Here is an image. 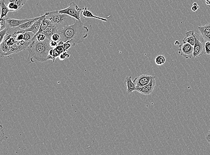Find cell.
I'll return each mask as SVG.
<instances>
[{
    "label": "cell",
    "mask_w": 210,
    "mask_h": 155,
    "mask_svg": "<svg viewBox=\"0 0 210 155\" xmlns=\"http://www.w3.org/2000/svg\"><path fill=\"white\" fill-rule=\"evenodd\" d=\"M88 28L82 21L77 20L74 24L59 30L56 33L60 35V41L77 44L84 42L88 36Z\"/></svg>",
    "instance_id": "cell-1"
},
{
    "label": "cell",
    "mask_w": 210,
    "mask_h": 155,
    "mask_svg": "<svg viewBox=\"0 0 210 155\" xmlns=\"http://www.w3.org/2000/svg\"><path fill=\"white\" fill-rule=\"evenodd\" d=\"M51 40L46 38L44 41H38L37 40L32 42L31 45L27 48L28 50V63L38 62H44L48 60L49 51L52 49L50 46Z\"/></svg>",
    "instance_id": "cell-2"
},
{
    "label": "cell",
    "mask_w": 210,
    "mask_h": 155,
    "mask_svg": "<svg viewBox=\"0 0 210 155\" xmlns=\"http://www.w3.org/2000/svg\"><path fill=\"white\" fill-rule=\"evenodd\" d=\"M46 13V19L54 25L57 30L74 24L77 20L67 14H61L59 11H52Z\"/></svg>",
    "instance_id": "cell-3"
},
{
    "label": "cell",
    "mask_w": 210,
    "mask_h": 155,
    "mask_svg": "<svg viewBox=\"0 0 210 155\" xmlns=\"http://www.w3.org/2000/svg\"><path fill=\"white\" fill-rule=\"evenodd\" d=\"M195 44L193 46V55L194 58L203 55L205 52V41L201 35L197 33L194 34Z\"/></svg>",
    "instance_id": "cell-4"
},
{
    "label": "cell",
    "mask_w": 210,
    "mask_h": 155,
    "mask_svg": "<svg viewBox=\"0 0 210 155\" xmlns=\"http://www.w3.org/2000/svg\"><path fill=\"white\" fill-rule=\"evenodd\" d=\"M82 9L79 8L74 2H72L70 4V6L66 9H62L59 11L61 14H65L70 15L71 17H74L77 20H80V14L82 12Z\"/></svg>",
    "instance_id": "cell-5"
},
{
    "label": "cell",
    "mask_w": 210,
    "mask_h": 155,
    "mask_svg": "<svg viewBox=\"0 0 210 155\" xmlns=\"http://www.w3.org/2000/svg\"><path fill=\"white\" fill-rule=\"evenodd\" d=\"M178 53L186 59H192L193 55V46L187 43L179 45Z\"/></svg>",
    "instance_id": "cell-6"
},
{
    "label": "cell",
    "mask_w": 210,
    "mask_h": 155,
    "mask_svg": "<svg viewBox=\"0 0 210 155\" xmlns=\"http://www.w3.org/2000/svg\"><path fill=\"white\" fill-rule=\"evenodd\" d=\"M32 43V42H27L25 41L24 40L20 42L16 41L15 44L11 46V51L7 53V56L23 51L26 48H27L28 47L31 45Z\"/></svg>",
    "instance_id": "cell-7"
},
{
    "label": "cell",
    "mask_w": 210,
    "mask_h": 155,
    "mask_svg": "<svg viewBox=\"0 0 210 155\" xmlns=\"http://www.w3.org/2000/svg\"><path fill=\"white\" fill-rule=\"evenodd\" d=\"M154 78H155V76L142 75L136 77L134 80V82L136 87H144L148 85L151 80Z\"/></svg>",
    "instance_id": "cell-8"
},
{
    "label": "cell",
    "mask_w": 210,
    "mask_h": 155,
    "mask_svg": "<svg viewBox=\"0 0 210 155\" xmlns=\"http://www.w3.org/2000/svg\"><path fill=\"white\" fill-rule=\"evenodd\" d=\"M155 86V78L151 80L148 85L144 87H136V90L139 93L144 95H149L153 92Z\"/></svg>",
    "instance_id": "cell-9"
},
{
    "label": "cell",
    "mask_w": 210,
    "mask_h": 155,
    "mask_svg": "<svg viewBox=\"0 0 210 155\" xmlns=\"http://www.w3.org/2000/svg\"><path fill=\"white\" fill-rule=\"evenodd\" d=\"M31 19L26 18L24 19H16L11 17H7L6 18V23L7 27H14L19 26L22 24L30 21Z\"/></svg>",
    "instance_id": "cell-10"
},
{
    "label": "cell",
    "mask_w": 210,
    "mask_h": 155,
    "mask_svg": "<svg viewBox=\"0 0 210 155\" xmlns=\"http://www.w3.org/2000/svg\"><path fill=\"white\" fill-rule=\"evenodd\" d=\"M46 15H47V13L45 12V14L44 15H42V16H40V18L38 20H37V21H35V23L33 24L31 27L25 31L32 32L35 35H36L39 31L42 21L46 17Z\"/></svg>",
    "instance_id": "cell-11"
},
{
    "label": "cell",
    "mask_w": 210,
    "mask_h": 155,
    "mask_svg": "<svg viewBox=\"0 0 210 155\" xmlns=\"http://www.w3.org/2000/svg\"><path fill=\"white\" fill-rule=\"evenodd\" d=\"M81 14H82L83 17L84 19H86L87 18H95L97 19H99V20H102V21H108L106 18H103V17H98V16H95L92 14V12H90L88 10V8L87 7H85L83 8V10L81 12Z\"/></svg>",
    "instance_id": "cell-12"
},
{
    "label": "cell",
    "mask_w": 210,
    "mask_h": 155,
    "mask_svg": "<svg viewBox=\"0 0 210 155\" xmlns=\"http://www.w3.org/2000/svg\"><path fill=\"white\" fill-rule=\"evenodd\" d=\"M57 31L55 26L50 22L47 27L42 33L46 36V38L51 40L52 35L57 32Z\"/></svg>",
    "instance_id": "cell-13"
},
{
    "label": "cell",
    "mask_w": 210,
    "mask_h": 155,
    "mask_svg": "<svg viewBox=\"0 0 210 155\" xmlns=\"http://www.w3.org/2000/svg\"><path fill=\"white\" fill-rule=\"evenodd\" d=\"M195 33L193 30H190L186 33V37L183 40V43H189L193 46L195 44V38L194 34Z\"/></svg>",
    "instance_id": "cell-14"
},
{
    "label": "cell",
    "mask_w": 210,
    "mask_h": 155,
    "mask_svg": "<svg viewBox=\"0 0 210 155\" xmlns=\"http://www.w3.org/2000/svg\"><path fill=\"white\" fill-rule=\"evenodd\" d=\"M125 82L127 85V92L129 94L131 93L136 90V86L135 85L134 82L132 80V77H126L125 78Z\"/></svg>",
    "instance_id": "cell-15"
},
{
    "label": "cell",
    "mask_w": 210,
    "mask_h": 155,
    "mask_svg": "<svg viewBox=\"0 0 210 155\" xmlns=\"http://www.w3.org/2000/svg\"><path fill=\"white\" fill-rule=\"evenodd\" d=\"M11 46L7 45V43L3 41L0 45V55L1 57H4L7 56V53L11 51Z\"/></svg>",
    "instance_id": "cell-16"
},
{
    "label": "cell",
    "mask_w": 210,
    "mask_h": 155,
    "mask_svg": "<svg viewBox=\"0 0 210 155\" xmlns=\"http://www.w3.org/2000/svg\"><path fill=\"white\" fill-rule=\"evenodd\" d=\"M0 6H1V9H2V14H1V19H2L4 17H7V14L9 12H10V10H9L7 5H6V4L5 3L4 0H2L1 1Z\"/></svg>",
    "instance_id": "cell-17"
},
{
    "label": "cell",
    "mask_w": 210,
    "mask_h": 155,
    "mask_svg": "<svg viewBox=\"0 0 210 155\" xmlns=\"http://www.w3.org/2000/svg\"><path fill=\"white\" fill-rule=\"evenodd\" d=\"M40 18V17H35V18H31V19L30 21L22 24L21 25H20L19 26L24 31L26 30L29 28L30 27H31L33 24L35 23V21H37Z\"/></svg>",
    "instance_id": "cell-18"
},
{
    "label": "cell",
    "mask_w": 210,
    "mask_h": 155,
    "mask_svg": "<svg viewBox=\"0 0 210 155\" xmlns=\"http://www.w3.org/2000/svg\"><path fill=\"white\" fill-rule=\"evenodd\" d=\"M3 41L7 43V45L12 46L15 44L16 40L15 36L7 34L4 38Z\"/></svg>",
    "instance_id": "cell-19"
},
{
    "label": "cell",
    "mask_w": 210,
    "mask_h": 155,
    "mask_svg": "<svg viewBox=\"0 0 210 155\" xmlns=\"http://www.w3.org/2000/svg\"><path fill=\"white\" fill-rule=\"evenodd\" d=\"M50 21L48 19H46V17L43 20L42 24H41V27H40V30H39V31L35 35L34 37L37 36V35L41 33L42 32L44 31V30L47 27V26H48V25H49V23H50Z\"/></svg>",
    "instance_id": "cell-20"
},
{
    "label": "cell",
    "mask_w": 210,
    "mask_h": 155,
    "mask_svg": "<svg viewBox=\"0 0 210 155\" xmlns=\"http://www.w3.org/2000/svg\"><path fill=\"white\" fill-rule=\"evenodd\" d=\"M31 31H26L24 33V38L23 40L25 41L32 42V40L35 35Z\"/></svg>",
    "instance_id": "cell-21"
},
{
    "label": "cell",
    "mask_w": 210,
    "mask_h": 155,
    "mask_svg": "<svg viewBox=\"0 0 210 155\" xmlns=\"http://www.w3.org/2000/svg\"><path fill=\"white\" fill-rule=\"evenodd\" d=\"M166 59L163 55H159L155 59V63L157 65L160 66L165 63Z\"/></svg>",
    "instance_id": "cell-22"
},
{
    "label": "cell",
    "mask_w": 210,
    "mask_h": 155,
    "mask_svg": "<svg viewBox=\"0 0 210 155\" xmlns=\"http://www.w3.org/2000/svg\"><path fill=\"white\" fill-rule=\"evenodd\" d=\"M7 139H8V137L6 135L4 128L1 125L0 126V142L1 143L2 142V141L6 140Z\"/></svg>",
    "instance_id": "cell-23"
},
{
    "label": "cell",
    "mask_w": 210,
    "mask_h": 155,
    "mask_svg": "<svg viewBox=\"0 0 210 155\" xmlns=\"http://www.w3.org/2000/svg\"><path fill=\"white\" fill-rule=\"evenodd\" d=\"M198 30L199 32H210V23L205 25L203 26H198Z\"/></svg>",
    "instance_id": "cell-24"
},
{
    "label": "cell",
    "mask_w": 210,
    "mask_h": 155,
    "mask_svg": "<svg viewBox=\"0 0 210 155\" xmlns=\"http://www.w3.org/2000/svg\"><path fill=\"white\" fill-rule=\"evenodd\" d=\"M200 33L201 35L205 41L210 42V32H201Z\"/></svg>",
    "instance_id": "cell-25"
},
{
    "label": "cell",
    "mask_w": 210,
    "mask_h": 155,
    "mask_svg": "<svg viewBox=\"0 0 210 155\" xmlns=\"http://www.w3.org/2000/svg\"><path fill=\"white\" fill-rule=\"evenodd\" d=\"M6 18H7V17H4L3 18L1 19V22H0V31L3 30L4 29L7 28Z\"/></svg>",
    "instance_id": "cell-26"
},
{
    "label": "cell",
    "mask_w": 210,
    "mask_h": 155,
    "mask_svg": "<svg viewBox=\"0 0 210 155\" xmlns=\"http://www.w3.org/2000/svg\"><path fill=\"white\" fill-rule=\"evenodd\" d=\"M7 27L4 29L3 30L0 31V43H2L3 41L5 36L7 35Z\"/></svg>",
    "instance_id": "cell-27"
},
{
    "label": "cell",
    "mask_w": 210,
    "mask_h": 155,
    "mask_svg": "<svg viewBox=\"0 0 210 155\" xmlns=\"http://www.w3.org/2000/svg\"><path fill=\"white\" fill-rule=\"evenodd\" d=\"M27 1L28 0H16L15 3L18 5L19 9H20L26 3Z\"/></svg>",
    "instance_id": "cell-28"
},
{
    "label": "cell",
    "mask_w": 210,
    "mask_h": 155,
    "mask_svg": "<svg viewBox=\"0 0 210 155\" xmlns=\"http://www.w3.org/2000/svg\"><path fill=\"white\" fill-rule=\"evenodd\" d=\"M60 35L57 33H54V34L52 35L51 40L58 42L60 40Z\"/></svg>",
    "instance_id": "cell-29"
},
{
    "label": "cell",
    "mask_w": 210,
    "mask_h": 155,
    "mask_svg": "<svg viewBox=\"0 0 210 155\" xmlns=\"http://www.w3.org/2000/svg\"><path fill=\"white\" fill-rule=\"evenodd\" d=\"M70 56V54L67 53V52H65L61 53L59 56V58L60 60H63L66 59V58H69Z\"/></svg>",
    "instance_id": "cell-30"
},
{
    "label": "cell",
    "mask_w": 210,
    "mask_h": 155,
    "mask_svg": "<svg viewBox=\"0 0 210 155\" xmlns=\"http://www.w3.org/2000/svg\"><path fill=\"white\" fill-rule=\"evenodd\" d=\"M205 52L207 55H210V42H205Z\"/></svg>",
    "instance_id": "cell-31"
},
{
    "label": "cell",
    "mask_w": 210,
    "mask_h": 155,
    "mask_svg": "<svg viewBox=\"0 0 210 155\" xmlns=\"http://www.w3.org/2000/svg\"><path fill=\"white\" fill-rule=\"evenodd\" d=\"M58 42L51 40L50 42V45L52 48H54L58 46Z\"/></svg>",
    "instance_id": "cell-32"
},
{
    "label": "cell",
    "mask_w": 210,
    "mask_h": 155,
    "mask_svg": "<svg viewBox=\"0 0 210 155\" xmlns=\"http://www.w3.org/2000/svg\"><path fill=\"white\" fill-rule=\"evenodd\" d=\"M14 4H15V3H10L7 5V7L9 8V10H10V12H13V7H14Z\"/></svg>",
    "instance_id": "cell-33"
},
{
    "label": "cell",
    "mask_w": 210,
    "mask_h": 155,
    "mask_svg": "<svg viewBox=\"0 0 210 155\" xmlns=\"http://www.w3.org/2000/svg\"><path fill=\"white\" fill-rule=\"evenodd\" d=\"M5 3L6 5H8L10 3H15L16 0H4Z\"/></svg>",
    "instance_id": "cell-34"
},
{
    "label": "cell",
    "mask_w": 210,
    "mask_h": 155,
    "mask_svg": "<svg viewBox=\"0 0 210 155\" xmlns=\"http://www.w3.org/2000/svg\"><path fill=\"white\" fill-rule=\"evenodd\" d=\"M199 6H198H198H193V7H192V8H191V10H192V11H193V12H195V11H196L198 10V9H199Z\"/></svg>",
    "instance_id": "cell-35"
},
{
    "label": "cell",
    "mask_w": 210,
    "mask_h": 155,
    "mask_svg": "<svg viewBox=\"0 0 210 155\" xmlns=\"http://www.w3.org/2000/svg\"><path fill=\"white\" fill-rule=\"evenodd\" d=\"M206 139L207 141L208 142L210 143V132L209 131L206 136Z\"/></svg>",
    "instance_id": "cell-36"
},
{
    "label": "cell",
    "mask_w": 210,
    "mask_h": 155,
    "mask_svg": "<svg viewBox=\"0 0 210 155\" xmlns=\"http://www.w3.org/2000/svg\"><path fill=\"white\" fill-rule=\"evenodd\" d=\"M205 1L207 6L210 7V0H205Z\"/></svg>",
    "instance_id": "cell-37"
},
{
    "label": "cell",
    "mask_w": 210,
    "mask_h": 155,
    "mask_svg": "<svg viewBox=\"0 0 210 155\" xmlns=\"http://www.w3.org/2000/svg\"><path fill=\"white\" fill-rule=\"evenodd\" d=\"M181 45V44H180V42L178 41V40L176 41L175 43V45Z\"/></svg>",
    "instance_id": "cell-38"
},
{
    "label": "cell",
    "mask_w": 210,
    "mask_h": 155,
    "mask_svg": "<svg viewBox=\"0 0 210 155\" xmlns=\"http://www.w3.org/2000/svg\"><path fill=\"white\" fill-rule=\"evenodd\" d=\"M193 6H198V3H197L196 2H194V3L193 4Z\"/></svg>",
    "instance_id": "cell-39"
},
{
    "label": "cell",
    "mask_w": 210,
    "mask_h": 155,
    "mask_svg": "<svg viewBox=\"0 0 210 155\" xmlns=\"http://www.w3.org/2000/svg\"><path fill=\"white\" fill-rule=\"evenodd\" d=\"M209 131V132H210V129Z\"/></svg>",
    "instance_id": "cell-40"
}]
</instances>
